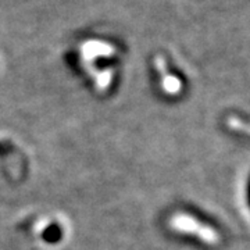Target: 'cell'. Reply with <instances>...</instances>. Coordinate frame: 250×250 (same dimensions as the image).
<instances>
[{
    "instance_id": "obj_1",
    "label": "cell",
    "mask_w": 250,
    "mask_h": 250,
    "mask_svg": "<svg viewBox=\"0 0 250 250\" xmlns=\"http://www.w3.org/2000/svg\"><path fill=\"white\" fill-rule=\"evenodd\" d=\"M171 225L177 229V231H182V232L193 233L199 236L200 239L208 245H217L220 241V236L218 233L213 231L210 227L203 225L202 223H199L196 220L190 218L189 215L185 214H178L175 215L172 220H171Z\"/></svg>"
},
{
    "instance_id": "obj_2",
    "label": "cell",
    "mask_w": 250,
    "mask_h": 250,
    "mask_svg": "<svg viewBox=\"0 0 250 250\" xmlns=\"http://www.w3.org/2000/svg\"><path fill=\"white\" fill-rule=\"evenodd\" d=\"M157 67H159V70L163 74V88L166 92H168V93H178L179 90H181V81L177 78V77H174V75H170V74H167V68H166V62L163 59L160 57H157Z\"/></svg>"
},
{
    "instance_id": "obj_3",
    "label": "cell",
    "mask_w": 250,
    "mask_h": 250,
    "mask_svg": "<svg viewBox=\"0 0 250 250\" xmlns=\"http://www.w3.org/2000/svg\"><path fill=\"white\" fill-rule=\"evenodd\" d=\"M62 228H60L59 225H56V224L47 225L45 229L42 231V238H43V241L47 242V243H52V245L62 241Z\"/></svg>"
},
{
    "instance_id": "obj_4",
    "label": "cell",
    "mask_w": 250,
    "mask_h": 250,
    "mask_svg": "<svg viewBox=\"0 0 250 250\" xmlns=\"http://www.w3.org/2000/svg\"><path fill=\"white\" fill-rule=\"evenodd\" d=\"M111 80V74L108 71H102L98 74V86L100 89H107Z\"/></svg>"
},
{
    "instance_id": "obj_5",
    "label": "cell",
    "mask_w": 250,
    "mask_h": 250,
    "mask_svg": "<svg viewBox=\"0 0 250 250\" xmlns=\"http://www.w3.org/2000/svg\"><path fill=\"white\" fill-rule=\"evenodd\" d=\"M228 124H229V126H231L232 129H238V131H241V132H245V134L250 135V126L249 125L243 124L241 120L229 118V120H228Z\"/></svg>"
}]
</instances>
